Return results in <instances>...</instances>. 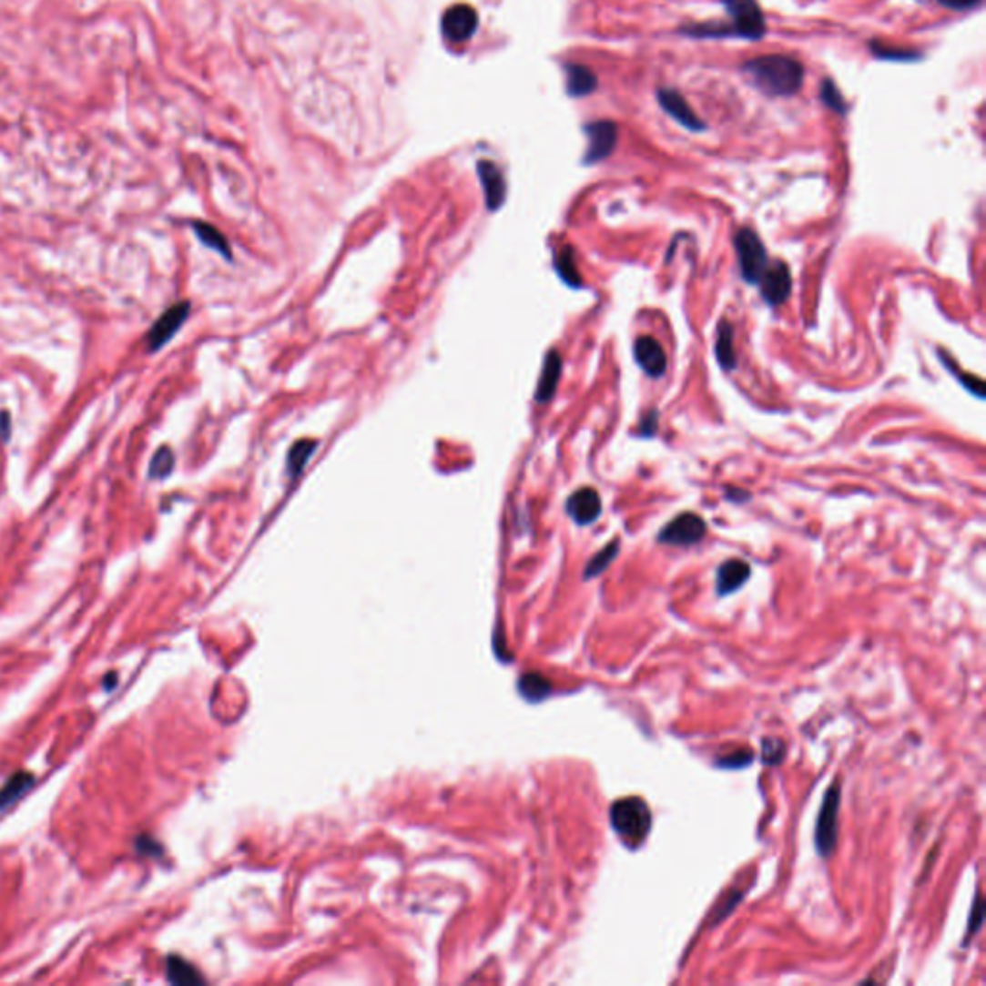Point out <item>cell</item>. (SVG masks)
<instances>
[{
    "label": "cell",
    "instance_id": "cell-1",
    "mask_svg": "<svg viewBox=\"0 0 986 986\" xmlns=\"http://www.w3.org/2000/svg\"><path fill=\"white\" fill-rule=\"evenodd\" d=\"M742 72L768 97H792L804 86V66L787 55H765L751 58L742 66Z\"/></svg>",
    "mask_w": 986,
    "mask_h": 986
},
{
    "label": "cell",
    "instance_id": "cell-2",
    "mask_svg": "<svg viewBox=\"0 0 986 986\" xmlns=\"http://www.w3.org/2000/svg\"><path fill=\"white\" fill-rule=\"evenodd\" d=\"M611 827L628 846H640L651 828V811L640 798H625L611 806Z\"/></svg>",
    "mask_w": 986,
    "mask_h": 986
},
{
    "label": "cell",
    "instance_id": "cell-3",
    "mask_svg": "<svg viewBox=\"0 0 986 986\" xmlns=\"http://www.w3.org/2000/svg\"><path fill=\"white\" fill-rule=\"evenodd\" d=\"M839 815H840V787L834 782L828 787L815 827V846L823 858H830L839 844Z\"/></svg>",
    "mask_w": 986,
    "mask_h": 986
},
{
    "label": "cell",
    "instance_id": "cell-4",
    "mask_svg": "<svg viewBox=\"0 0 986 986\" xmlns=\"http://www.w3.org/2000/svg\"><path fill=\"white\" fill-rule=\"evenodd\" d=\"M734 249H737L742 278L747 283H759L771 260H768L765 245L761 243L757 233L749 228L738 229L737 238H734Z\"/></svg>",
    "mask_w": 986,
    "mask_h": 986
},
{
    "label": "cell",
    "instance_id": "cell-5",
    "mask_svg": "<svg viewBox=\"0 0 986 986\" xmlns=\"http://www.w3.org/2000/svg\"><path fill=\"white\" fill-rule=\"evenodd\" d=\"M723 5L732 18L734 37L761 39L765 36L767 24L757 0H723Z\"/></svg>",
    "mask_w": 986,
    "mask_h": 986
},
{
    "label": "cell",
    "instance_id": "cell-6",
    "mask_svg": "<svg viewBox=\"0 0 986 986\" xmlns=\"http://www.w3.org/2000/svg\"><path fill=\"white\" fill-rule=\"evenodd\" d=\"M706 534H707V526L704 523V518L694 513H682L659 532V542L666 545L686 547L704 540Z\"/></svg>",
    "mask_w": 986,
    "mask_h": 986
},
{
    "label": "cell",
    "instance_id": "cell-7",
    "mask_svg": "<svg viewBox=\"0 0 986 986\" xmlns=\"http://www.w3.org/2000/svg\"><path fill=\"white\" fill-rule=\"evenodd\" d=\"M759 288H761V297L768 305L771 307L782 305L792 293V274H790L788 264H784L782 260L768 262L767 270L763 272L759 280Z\"/></svg>",
    "mask_w": 986,
    "mask_h": 986
},
{
    "label": "cell",
    "instance_id": "cell-8",
    "mask_svg": "<svg viewBox=\"0 0 986 986\" xmlns=\"http://www.w3.org/2000/svg\"><path fill=\"white\" fill-rule=\"evenodd\" d=\"M189 312H191L189 300H181V303L166 310L148 331V336H147L148 351H158L168 343L176 336L178 330L186 324Z\"/></svg>",
    "mask_w": 986,
    "mask_h": 986
},
{
    "label": "cell",
    "instance_id": "cell-9",
    "mask_svg": "<svg viewBox=\"0 0 986 986\" xmlns=\"http://www.w3.org/2000/svg\"><path fill=\"white\" fill-rule=\"evenodd\" d=\"M476 27H478V14L469 5L451 6L442 20V31L445 39L451 43L469 41L474 36Z\"/></svg>",
    "mask_w": 986,
    "mask_h": 986
},
{
    "label": "cell",
    "instance_id": "cell-10",
    "mask_svg": "<svg viewBox=\"0 0 986 986\" xmlns=\"http://www.w3.org/2000/svg\"><path fill=\"white\" fill-rule=\"evenodd\" d=\"M584 131H586V136H588V150H586V157H584V162L595 164L599 160H605L616 147V137H618L616 124L609 120L592 122L584 127Z\"/></svg>",
    "mask_w": 986,
    "mask_h": 986
},
{
    "label": "cell",
    "instance_id": "cell-11",
    "mask_svg": "<svg viewBox=\"0 0 986 986\" xmlns=\"http://www.w3.org/2000/svg\"><path fill=\"white\" fill-rule=\"evenodd\" d=\"M657 100L661 108L671 116L673 120H676L680 126L688 127L692 131H701L706 129V124L701 122L699 116L692 110V107L686 103V98H684L678 91L675 89H659L657 91Z\"/></svg>",
    "mask_w": 986,
    "mask_h": 986
},
{
    "label": "cell",
    "instance_id": "cell-12",
    "mask_svg": "<svg viewBox=\"0 0 986 986\" xmlns=\"http://www.w3.org/2000/svg\"><path fill=\"white\" fill-rule=\"evenodd\" d=\"M478 178L483 189V197H486V205L492 212L501 208L505 203L507 197V183L503 178V172L499 170V166L492 160H480L478 162Z\"/></svg>",
    "mask_w": 986,
    "mask_h": 986
},
{
    "label": "cell",
    "instance_id": "cell-13",
    "mask_svg": "<svg viewBox=\"0 0 986 986\" xmlns=\"http://www.w3.org/2000/svg\"><path fill=\"white\" fill-rule=\"evenodd\" d=\"M634 357L640 369L651 378H661L666 372V355L663 345L651 336H642L634 343Z\"/></svg>",
    "mask_w": 986,
    "mask_h": 986
},
{
    "label": "cell",
    "instance_id": "cell-14",
    "mask_svg": "<svg viewBox=\"0 0 986 986\" xmlns=\"http://www.w3.org/2000/svg\"><path fill=\"white\" fill-rule=\"evenodd\" d=\"M566 513L580 526L597 521L601 514V499L594 488H580L566 501Z\"/></svg>",
    "mask_w": 986,
    "mask_h": 986
},
{
    "label": "cell",
    "instance_id": "cell-15",
    "mask_svg": "<svg viewBox=\"0 0 986 986\" xmlns=\"http://www.w3.org/2000/svg\"><path fill=\"white\" fill-rule=\"evenodd\" d=\"M751 576V568L742 559H730L717 571V594L728 595L740 590Z\"/></svg>",
    "mask_w": 986,
    "mask_h": 986
},
{
    "label": "cell",
    "instance_id": "cell-16",
    "mask_svg": "<svg viewBox=\"0 0 986 986\" xmlns=\"http://www.w3.org/2000/svg\"><path fill=\"white\" fill-rule=\"evenodd\" d=\"M561 372H563V359L559 355V351L555 349L549 351L544 361V369H542L538 390H536L538 403H547V401L554 399L559 386V380H561Z\"/></svg>",
    "mask_w": 986,
    "mask_h": 986
},
{
    "label": "cell",
    "instance_id": "cell-17",
    "mask_svg": "<svg viewBox=\"0 0 986 986\" xmlns=\"http://www.w3.org/2000/svg\"><path fill=\"white\" fill-rule=\"evenodd\" d=\"M566 91L571 97H586L595 91L597 77L582 64H566Z\"/></svg>",
    "mask_w": 986,
    "mask_h": 986
},
{
    "label": "cell",
    "instance_id": "cell-18",
    "mask_svg": "<svg viewBox=\"0 0 986 986\" xmlns=\"http://www.w3.org/2000/svg\"><path fill=\"white\" fill-rule=\"evenodd\" d=\"M732 338H734L732 324L728 320H721V324H718L717 328L715 355H717L718 364H721L725 371H732L734 366H737V353H734Z\"/></svg>",
    "mask_w": 986,
    "mask_h": 986
},
{
    "label": "cell",
    "instance_id": "cell-19",
    "mask_svg": "<svg viewBox=\"0 0 986 986\" xmlns=\"http://www.w3.org/2000/svg\"><path fill=\"white\" fill-rule=\"evenodd\" d=\"M555 270L559 278L571 288H582V276L576 266V253L571 245H564L555 255Z\"/></svg>",
    "mask_w": 986,
    "mask_h": 986
},
{
    "label": "cell",
    "instance_id": "cell-20",
    "mask_svg": "<svg viewBox=\"0 0 986 986\" xmlns=\"http://www.w3.org/2000/svg\"><path fill=\"white\" fill-rule=\"evenodd\" d=\"M33 787V775L29 773H15L12 775L5 787L0 788V811L6 809L8 806L15 804L24 794H27Z\"/></svg>",
    "mask_w": 986,
    "mask_h": 986
},
{
    "label": "cell",
    "instance_id": "cell-21",
    "mask_svg": "<svg viewBox=\"0 0 986 986\" xmlns=\"http://www.w3.org/2000/svg\"><path fill=\"white\" fill-rule=\"evenodd\" d=\"M319 447V442L314 440H299L291 449H290V455H288V474L291 480H297L300 474H303L307 463L310 461L314 449Z\"/></svg>",
    "mask_w": 986,
    "mask_h": 986
},
{
    "label": "cell",
    "instance_id": "cell-22",
    "mask_svg": "<svg viewBox=\"0 0 986 986\" xmlns=\"http://www.w3.org/2000/svg\"><path fill=\"white\" fill-rule=\"evenodd\" d=\"M193 229L197 233V238L200 239V243L207 245L212 250H216V253H219L220 257L231 260V247H229L228 239L224 238V233L220 229H216L214 226L205 224V222H195Z\"/></svg>",
    "mask_w": 986,
    "mask_h": 986
},
{
    "label": "cell",
    "instance_id": "cell-23",
    "mask_svg": "<svg viewBox=\"0 0 986 986\" xmlns=\"http://www.w3.org/2000/svg\"><path fill=\"white\" fill-rule=\"evenodd\" d=\"M618 549H621V542H618V540H613L611 544H607L604 549L599 551V554H595L592 557V561L586 564V568H584V578L592 580V578H595V576H599L601 573H604L605 568L615 561V557L618 555Z\"/></svg>",
    "mask_w": 986,
    "mask_h": 986
},
{
    "label": "cell",
    "instance_id": "cell-24",
    "mask_svg": "<svg viewBox=\"0 0 986 986\" xmlns=\"http://www.w3.org/2000/svg\"><path fill=\"white\" fill-rule=\"evenodd\" d=\"M168 979L176 984H197V982H203V977H200L197 973V969L188 963L186 960H181L178 956H170L168 958Z\"/></svg>",
    "mask_w": 986,
    "mask_h": 986
},
{
    "label": "cell",
    "instance_id": "cell-25",
    "mask_svg": "<svg viewBox=\"0 0 986 986\" xmlns=\"http://www.w3.org/2000/svg\"><path fill=\"white\" fill-rule=\"evenodd\" d=\"M521 692L524 697L532 699V701H540L544 697L549 696L551 692V684L545 676L542 675H524L523 680H521Z\"/></svg>",
    "mask_w": 986,
    "mask_h": 986
},
{
    "label": "cell",
    "instance_id": "cell-26",
    "mask_svg": "<svg viewBox=\"0 0 986 986\" xmlns=\"http://www.w3.org/2000/svg\"><path fill=\"white\" fill-rule=\"evenodd\" d=\"M174 464H176V457H174V451L170 447H160L153 461H150V478L155 480H162L166 476H170L172 471H174Z\"/></svg>",
    "mask_w": 986,
    "mask_h": 986
},
{
    "label": "cell",
    "instance_id": "cell-27",
    "mask_svg": "<svg viewBox=\"0 0 986 986\" xmlns=\"http://www.w3.org/2000/svg\"><path fill=\"white\" fill-rule=\"evenodd\" d=\"M939 357L944 361L946 369H948L951 374H954V376H958V380L963 383V386H965L969 391H971V393L977 395V397H982V395H984V383H982V380H979L977 376L967 374V372H961V371L958 369V364H954V361H951V359L944 353V351H939Z\"/></svg>",
    "mask_w": 986,
    "mask_h": 986
},
{
    "label": "cell",
    "instance_id": "cell-28",
    "mask_svg": "<svg viewBox=\"0 0 986 986\" xmlns=\"http://www.w3.org/2000/svg\"><path fill=\"white\" fill-rule=\"evenodd\" d=\"M761 756H763L765 765L777 767L784 761V756H787V744L778 738H765Z\"/></svg>",
    "mask_w": 986,
    "mask_h": 986
},
{
    "label": "cell",
    "instance_id": "cell-29",
    "mask_svg": "<svg viewBox=\"0 0 986 986\" xmlns=\"http://www.w3.org/2000/svg\"><path fill=\"white\" fill-rule=\"evenodd\" d=\"M821 98H823V103H825L830 110L840 112V114H846V100H844V97L840 95L839 87L834 86V81H830V79H825V81H823Z\"/></svg>",
    "mask_w": 986,
    "mask_h": 986
},
{
    "label": "cell",
    "instance_id": "cell-30",
    "mask_svg": "<svg viewBox=\"0 0 986 986\" xmlns=\"http://www.w3.org/2000/svg\"><path fill=\"white\" fill-rule=\"evenodd\" d=\"M982 921H984V906H982V896L981 892H977L975 896V901H973V910H971V917H969V925H967V932H965V942L963 946L969 944V940H971L975 934L981 930L982 927Z\"/></svg>",
    "mask_w": 986,
    "mask_h": 986
},
{
    "label": "cell",
    "instance_id": "cell-31",
    "mask_svg": "<svg viewBox=\"0 0 986 986\" xmlns=\"http://www.w3.org/2000/svg\"><path fill=\"white\" fill-rule=\"evenodd\" d=\"M751 761H754V754H751L749 749H744V751H734V754L718 759L717 765L718 767H725V768H744L747 765H751Z\"/></svg>",
    "mask_w": 986,
    "mask_h": 986
},
{
    "label": "cell",
    "instance_id": "cell-32",
    "mask_svg": "<svg viewBox=\"0 0 986 986\" xmlns=\"http://www.w3.org/2000/svg\"><path fill=\"white\" fill-rule=\"evenodd\" d=\"M873 53L880 58H896V60H913V58H919V55H913V53H908V50H884L880 45H873Z\"/></svg>",
    "mask_w": 986,
    "mask_h": 986
},
{
    "label": "cell",
    "instance_id": "cell-33",
    "mask_svg": "<svg viewBox=\"0 0 986 986\" xmlns=\"http://www.w3.org/2000/svg\"><path fill=\"white\" fill-rule=\"evenodd\" d=\"M937 3L950 10H971L981 5V0H937Z\"/></svg>",
    "mask_w": 986,
    "mask_h": 986
},
{
    "label": "cell",
    "instance_id": "cell-34",
    "mask_svg": "<svg viewBox=\"0 0 986 986\" xmlns=\"http://www.w3.org/2000/svg\"><path fill=\"white\" fill-rule=\"evenodd\" d=\"M656 428H657V412L651 411L649 412V422H647V419L642 422V433H644V436H654Z\"/></svg>",
    "mask_w": 986,
    "mask_h": 986
},
{
    "label": "cell",
    "instance_id": "cell-35",
    "mask_svg": "<svg viewBox=\"0 0 986 986\" xmlns=\"http://www.w3.org/2000/svg\"><path fill=\"white\" fill-rule=\"evenodd\" d=\"M0 436H3V440H8L10 436V412L8 411L0 412Z\"/></svg>",
    "mask_w": 986,
    "mask_h": 986
}]
</instances>
